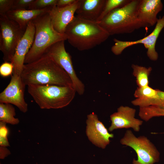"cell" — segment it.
<instances>
[{
  "mask_svg": "<svg viewBox=\"0 0 164 164\" xmlns=\"http://www.w3.org/2000/svg\"><path fill=\"white\" fill-rule=\"evenodd\" d=\"M142 114L144 119L148 121L154 117L164 116V109L152 106H148L143 108Z\"/></svg>",
  "mask_w": 164,
  "mask_h": 164,
  "instance_id": "603a6c76",
  "label": "cell"
},
{
  "mask_svg": "<svg viewBox=\"0 0 164 164\" xmlns=\"http://www.w3.org/2000/svg\"><path fill=\"white\" fill-rule=\"evenodd\" d=\"M79 2L80 0H77L66 7L59 8L56 5L51 8L48 12L54 28L57 32L65 33L67 27L75 16Z\"/></svg>",
  "mask_w": 164,
  "mask_h": 164,
  "instance_id": "5bb4252c",
  "label": "cell"
},
{
  "mask_svg": "<svg viewBox=\"0 0 164 164\" xmlns=\"http://www.w3.org/2000/svg\"><path fill=\"white\" fill-rule=\"evenodd\" d=\"M34 0H14L12 10L28 9Z\"/></svg>",
  "mask_w": 164,
  "mask_h": 164,
  "instance_id": "484cf974",
  "label": "cell"
},
{
  "mask_svg": "<svg viewBox=\"0 0 164 164\" xmlns=\"http://www.w3.org/2000/svg\"><path fill=\"white\" fill-rule=\"evenodd\" d=\"M64 41H60L53 44L47 49L44 55L50 57L68 74L76 92L82 95L85 91V86L77 75L71 56L66 50Z\"/></svg>",
  "mask_w": 164,
  "mask_h": 164,
  "instance_id": "ba28073f",
  "label": "cell"
},
{
  "mask_svg": "<svg viewBox=\"0 0 164 164\" xmlns=\"http://www.w3.org/2000/svg\"><path fill=\"white\" fill-rule=\"evenodd\" d=\"M77 0H57L56 6L59 8L65 7L74 3Z\"/></svg>",
  "mask_w": 164,
  "mask_h": 164,
  "instance_id": "f1b7e54d",
  "label": "cell"
},
{
  "mask_svg": "<svg viewBox=\"0 0 164 164\" xmlns=\"http://www.w3.org/2000/svg\"><path fill=\"white\" fill-rule=\"evenodd\" d=\"M120 143L131 147L135 152L137 158L133 159V164H155L160 160L159 152L145 136L137 137L131 130H127L120 139Z\"/></svg>",
  "mask_w": 164,
  "mask_h": 164,
  "instance_id": "8992f818",
  "label": "cell"
},
{
  "mask_svg": "<svg viewBox=\"0 0 164 164\" xmlns=\"http://www.w3.org/2000/svg\"><path fill=\"white\" fill-rule=\"evenodd\" d=\"M86 133L89 140L94 145L105 149L110 143L114 135L110 133L103 123L100 121L94 112L87 116Z\"/></svg>",
  "mask_w": 164,
  "mask_h": 164,
  "instance_id": "8fae6325",
  "label": "cell"
},
{
  "mask_svg": "<svg viewBox=\"0 0 164 164\" xmlns=\"http://www.w3.org/2000/svg\"><path fill=\"white\" fill-rule=\"evenodd\" d=\"M52 7L39 10H12L6 14L9 19L15 22L22 29L26 31L30 21L39 16L48 12Z\"/></svg>",
  "mask_w": 164,
  "mask_h": 164,
  "instance_id": "e0dca14e",
  "label": "cell"
},
{
  "mask_svg": "<svg viewBox=\"0 0 164 164\" xmlns=\"http://www.w3.org/2000/svg\"><path fill=\"white\" fill-rule=\"evenodd\" d=\"M0 146L6 147L10 146L7 138L0 137Z\"/></svg>",
  "mask_w": 164,
  "mask_h": 164,
  "instance_id": "4dcf8cb0",
  "label": "cell"
},
{
  "mask_svg": "<svg viewBox=\"0 0 164 164\" xmlns=\"http://www.w3.org/2000/svg\"><path fill=\"white\" fill-rule=\"evenodd\" d=\"M35 29L32 22L28 24L22 37L18 43L12 60L14 66L13 73L21 75L26 56L31 48L34 41Z\"/></svg>",
  "mask_w": 164,
  "mask_h": 164,
  "instance_id": "4fadbf2b",
  "label": "cell"
},
{
  "mask_svg": "<svg viewBox=\"0 0 164 164\" xmlns=\"http://www.w3.org/2000/svg\"><path fill=\"white\" fill-rule=\"evenodd\" d=\"M131 67L133 70V75L136 78L138 87L149 86V77L152 70V68L151 67H146L134 64H132Z\"/></svg>",
  "mask_w": 164,
  "mask_h": 164,
  "instance_id": "ac0fdd59",
  "label": "cell"
},
{
  "mask_svg": "<svg viewBox=\"0 0 164 164\" xmlns=\"http://www.w3.org/2000/svg\"><path fill=\"white\" fill-rule=\"evenodd\" d=\"M6 123L0 121V137L7 138L9 134V130L6 126Z\"/></svg>",
  "mask_w": 164,
  "mask_h": 164,
  "instance_id": "83f0119b",
  "label": "cell"
},
{
  "mask_svg": "<svg viewBox=\"0 0 164 164\" xmlns=\"http://www.w3.org/2000/svg\"><path fill=\"white\" fill-rule=\"evenodd\" d=\"M131 1V0H106L103 11L97 22L112 11L124 6L129 2Z\"/></svg>",
  "mask_w": 164,
  "mask_h": 164,
  "instance_id": "7402d4cb",
  "label": "cell"
},
{
  "mask_svg": "<svg viewBox=\"0 0 164 164\" xmlns=\"http://www.w3.org/2000/svg\"><path fill=\"white\" fill-rule=\"evenodd\" d=\"M65 34L71 45L81 51L100 45L110 36L98 22L83 19L76 16L67 27Z\"/></svg>",
  "mask_w": 164,
  "mask_h": 164,
  "instance_id": "7a4b0ae2",
  "label": "cell"
},
{
  "mask_svg": "<svg viewBox=\"0 0 164 164\" xmlns=\"http://www.w3.org/2000/svg\"><path fill=\"white\" fill-rule=\"evenodd\" d=\"M161 0H140L137 11L138 20L147 27L156 24L158 14L163 9Z\"/></svg>",
  "mask_w": 164,
  "mask_h": 164,
  "instance_id": "9a60e30c",
  "label": "cell"
},
{
  "mask_svg": "<svg viewBox=\"0 0 164 164\" xmlns=\"http://www.w3.org/2000/svg\"><path fill=\"white\" fill-rule=\"evenodd\" d=\"M15 110L12 104L0 103V121L12 125L18 124L19 120L15 118Z\"/></svg>",
  "mask_w": 164,
  "mask_h": 164,
  "instance_id": "d6986e66",
  "label": "cell"
},
{
  "mask_svg": "<svg viewBox=\"0 0 164 164\" xmlns=\"http://www.w3.org/2000/svg\"><path fill=\"white\" fill-rule=\"evenodd\" d=\"M14 66L10 62H4L0 66V74L3 77H7L13 74Z\"/></svg>",
  "mask_w": 164,
  "mask_h": 164,
  "instance_id": "d4e9b609",
  "label": "cell"
},
{
  "mask_svg": "<svg viewBox=\"0 0 164 164\" xmlns=\"http://www.w3.org/2000/svg\"><path fill=\"white\" fill-rule=\"evenodd\" d=\"M106 0H80L76 11L77 17L86 20L97 22Z\"/></svg>",
  "mask_w": 164,
  "mask_h": 164,
  "instance_id": "2e32d148",
  "label": "cell"
},
{
  "mask_svg": "<svg viewBox=\"0 0 164 164\" xmlns=\"http://www.w3.org/2000/svg\"><path fill=\"white\" fill-rule=\"evenodd\" d=\"M158 89H154L149 86L138 87L135 90L134 96L138 101L148 100L155 98L157 96Z\"/></svg>",
  "mask_w": 164,
  "mask_h": 164,
  "instance_id": "44dd1931",
  "label": "cell"
},
{
  "mask_svg": "<svg viewBox=\"0 0 164 164\" xmlns=\"http://www.w3.org/2000/svg\"><path fill=\"white\" fill-rule=\"evenodd\" d=\"M14 0H0V15L6 14L12 9Z\"/></svg>",
  "mask_w": 164,
  "mask_h": 164,
  "instance_id": "4316f807",
  "label": "cell"
},
{
  "mask_svg": "<svg viewBox=\"0 0 164 164\" xmlns=\"http://www.w3.org/2000/svg\"><path fill=\"white\" fill-rule=\"evenodd\" d=\"M11 154L10 151L6 147L0 146V159H3Z\"/></svg>",
  "mask_w": 164,
  "mask_h": 164,
  "instance_id": "f546056e",
  "label": "cell"
},
{
  "mask_svg": "<svg viewBox=\"0 0 164 164\" xmlns=\"http://www.w3.org/2000/svg\"><path fill=\"white\" fill-rule=\"evenodd\" d=\"M57 0H34L28 9L39 10L56 6Z\"/></svg>",
  "mask_w": 164,
  "mask_h": 164,
  "instance_id": "cb8c5ba5",
  "label": "cell"
},
{
  "mask_svg": "<svg viewBox=\"0 0 164 164\" xmlns=\"http://www.w3.org/2000/svg\"><path fill=\"white\" fill-rule=\"evenodd\" d=\"M0 164H2L1 163V162L0 163Z\"/></svg>",
  "mask_w": 164,
  "mask_h": 164,
  "instance_id": "1f68e13d",
  "label": "cell"
},
{
  "mask_svg": "<svg viewBox=\"0 0 164 164\" xmlns=\"http://www.w3.org/2000/svg\"><path fill=\"white\" fill-rule=\"evenodd\" d=\"M136 110L128 106H121L117 111L111 114L110 119L111 123L108 130L110 132L122 128H132L138 132L142 125V120L135 118Z\"/></svg>",
  "mask_w": 164,
  "mask_h": 164,
  "instance_id": "7c38bea8",
  "label": "cell"
},
{
  "mask_svg": "<svg viewBox=\"0 0 164 164\" xmlns=\"http://www.w3.org/2000/svg\"><path fill=\"white\" fill-rule=\"evenodd\" d=\"M164 28V16L158 19L153 31L149 35L142 39L134 41H123L114 38V44L111 48L112 53L116 55L121 54L126 48L138 44H143L147 49V55L149 59L156 61L158 54L155 50V44L159 34Z\"/></svg>",
  "mask_w": 164,
  "mask_h": 164,
  "instance_id": "9c48e42d",
  "label": "cell"
},
{
  "mask_svg": "<svg viewBox=\"0 0 164 164\" xmlns=\"http://www.w3.org/2000/svg\"><path fill=\"white\" fill-rule=\"evenodd\" d=\"M26 86L21 75L13 73L9 83L0 94V103L13 104L20 111L26 112L28 108L24 98Z\"/></svg>",
  "mask_w": 164,
  "mask_h": 164,
  "instance_id": "30bf717a",
  "label": "cell"
},
{
  "mask_svg": "<svg viewBox=\"0 0 164 164\" xmlns=\"http://www.w3.org/2000/svg\"><path fill=\"white\" fill-rule=\"evenodd\" d=\"M27 91L42 109H57L68 105L76 91L73 87L53 85L30 84Z\"/></svg>",
  "mask_w": 164,
  "mask_h": 164,
  "instance_id": "5b68a950",
  "label": "cell"
},
{
  "mask_svg": "<svg viewBox=\"0 0 164 164\" xmlns=\"http://www.w3.org/2000/svg\"><path fill=\"white\" fill-rule=\"evenodd\" d=\"M21 76L26 86L53 85L73 87L68 74L46 55L35 61L25 64Z\"/></svg>",
  "mask_w": 164,
  "mask_h": 164,
  "instance_id": "6da1fadb",
  "label": "cell"
},
{
  "mask_svg": "<svg viewBox=\"0 0 164 164\" xmlns=\"http://www.w3.org/2000/svg\"><path fill=\"white\" fill-rule=\"evenodd\" d=\"M48 12L32 21L35 29L34 39L26 56L25 64L31 63L41 58L47 49L56 43L67 40L65 34L60 33L54 28Z\"/></svg>",
  "mask_w": 164,
  "mask_h": 164,
  "instance_id": "277c9868",
  "label": "cell"
},
{
  "mask_svg": "<svg viewBox=\"0 0 164 164\" xmlns=\"http://www.w3.org/2000/svg\"><path fill=\"white\" fill-rule=\"evenodd\" d=\"M140 0H131L124 6L111 12L98 22L110 35L129 33L141 28L147 27L137 16Z\"/></svg>",
  "mask_w": 164,
  "mask_h": 164,
  "instance_id": "3957f363",
  "label": "cell"
},
{
  "mask_svg": "<svg viewBox=\"0 0 164 164\" xmlns=\"http://www.w3.org/2000/svg\"><path fill=\"white\" fill-rule=\"evenodd\" d=\"M25 31L6 14L0 15V50L4 62H11L16 46Z\"/></svg>",
  "mask_w": 164,
  "mask_h": 164,
  "instance_id": "52a82bcc",
  "label": "cell"
},
{
  "mask_svg": "<svg viewBox=\"0 0 164 164\" xmlns=\"http://www.w3.org/2000/svg\"><path fill=\"white\" fill-rule=\"evenodd\" d=\"M131 103L133 105L139 106V108L152 106L164 109V91L158 89L157 95L155 98L143 101H137L134 100Z\"/></svg>",
  "mask_w": 164,
  "mask_h": 164,
  "instance_id": "ffe728a7",
  "label": "cell"
}]
</instances>
